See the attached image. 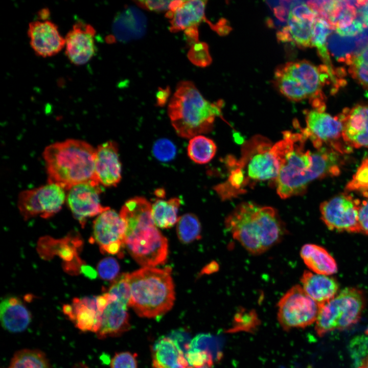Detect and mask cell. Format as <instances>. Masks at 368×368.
I'll use <instances>...</instances> for the list:
<instances>
[{"instance_id": "cell-1", "label": "cell", "mask_w": 368, "mask_h": 368, "mask_svg": "<svg viewBox=\"0 0 368 368\" xmlns=\"http://www.w3.org/2000/svg\"><path fill=\"white\" fill-rule=\"evenodd\" d=\"M283 133L272 146L280 163L275 183L281 198L302 194L313 180L339 174L340 159L333 149L321 147L312 152L305 150L307 139L302 132Z\"/></svg>"}, {"instance_id": "cell-2", "label": "cell", "mask_w": 368, "mask_h": 368, "mask_svg": "<svg viewBox=\"0 0 368 368\" xmlns=\"http://www.w3.org/2000/svg\"><path fill=\"white\" fill-rule=\"evenodd\" d=\"M232 237L254 255L264 253L279 243L287 229L277 211L251 202L239 204L225 219Z\"/></svg>"}, {"instance_id": "cell-3", "label": "cell", "mask_w": 368, "mask_h": 368, "mask_svg": "<svg viewBox=\"0 0 368 368\" xmlns=\"http://www.w3.org/2000/svg\"><path fill=\"white\" fill-rule=\"evenodd\" d=\"M273 145L265 137L256 135L242 148L240 159L232 160L227 180L217 186V190L224 199L237 196L245 188L258 182L275 181L280 169L279 161Z\"/></svg>"}, {"instance_id": "cell-4", "label": "cell", "mask_w": 368, "mask_h": 368, "mask_svg": "<svg viewBox=\"0 0 368 368\" xmlns=\"http://www.w3.org/2000/svg\"><path fill=\"white\" fill-rule=\"evenodd\" d=\"M95 153V148L80 140L68 139L49 145L43 152L48 183L69 190L81 183L97 181Z\"/></svg>"}, {"instance_id": "cell-5", "label": "cell", "mask_w": 368, "mask_h": 368, "mask_svg": "<svg viewBox=\"0 0 368 368\" xmlns=\"http://www.w3.org/2000/svg\"><path fill=\"white\" fill-rule=\"evenodd\" d=\"M219 103L206 100L192 82H179L168 109L176 133L189 139L210 131L216 118L221 116Z\"/></svg>"}, {"instance_id": "cell-6", "label": "cell", "mask_w": 368, "mask_h": 368, "mask_svg": "<svg viewBox=\"0 0 368 368\" xmlns=\"http://www.w3.org/2000/svg\"><path fill=\"white\" fill-rule=\"evenodd\" d=\"M131 297L129 306L142 317L156 318L173 307L175 299L171 269L143 267L128 273Z\"/></svg>"}, {"instance_id": "cell-7", "label": "cell", "mask_w": 368, "mask_h": 368, "mask_svg": "<svg viewBox=\"0 0 368 368\" xmlns=\"http://www.w3.org/2000/svg\"><path fill=\"white\" fill-rule=\"evenodd\" d=\"M362 292L354 288H346L329 301L318 305L315 329L323 336L335 330H344L359 320L364 306Z\"/></svg>"}, {"instance_id": "cell-8", "label": "cell", "mask_w": 368, "mask_h": 368, "mask_svg": "<svg viewBox=\"0 0 368 368\" xmlns=\"http://www.w3.org/2000/svg\"><path fill=\"white\" fill-rule=\"evenodd\" d=\"M124 246L134 260L144 267L163 264L168 255V240L153 220L127 227Z\"/></svg>"}, {"instance_id": "cell-9", "label": "cell", "mask_w": 368, "mask_h": 368, "mask_svg": "<svg viewBox=\"0 0 368 368\" xmlns=\"http://www.w3.org/2000/svg\"><path fill=\"white\" fill-rule=\"evenodd\" d=\"M278 318L285 330L305 328L316 321L318 305L299 285L289 289L278 303Z\"/></svg>"}, {"instance_id": "cell-10", "label": "cell", "mask_w": 368, "mask_h": 368, "mask_svg": "<svg viewBox=\"0 0 368 368\" xmlns=\"http://www.w3.org/2000/svg\"><path fill=\"white\" fill-rule=\"evenodd\" d=\"M66 198L65 190L48 183L20 193L17 205L25 219L37 215L47 218L59 212Z\"/></svg>"}, {"instance_id": "cell-11", "label": "cell", "mask_w": 368, "mask_h": 368, "mask_svg": "<svg viewBox=\"0 0 368 368\" xmlns=\"http://www.w3.org/2000/svg\"><path fill=\"white\" fill-rule=\"evenodd\" d=\"M360 201L351 195L342 193L321 203V218L331 229L350 233H360L358 211Z\"/></svg>"}, {"instance_id": "cell-12", "label": "cell", "mask_w": 368, "mask_h": 368, "mask_svg": "<svg viewBox=\"0 0 368 368\" xmlns=\"http://www.w3.org/2000/svg\"><path fill=\"white\" fill-rule=\"evenodd\" d=\"M302 85L315 109L324 111L325 105L321 87L329 75L325 66L317 67L306 60L288 62L279 67Z\"/></svg>"}, {"instance_id": "cell-13", "label": "cell", "mask_w": 368, "mask_h": 368, "mask_svg": "<svg viewBox=\"0 0 368 368\" xmlns=\"http://www.w3.org/2000/svg\"><path fill=\"white\" fill-rule=\"evenodd\" d=\"M94 241L103 253L115 255L124 246L126 232L125 221L110 208L101 213L93 224Z\"/></svg>"}, {"instance_id": "cell-14", "label": "cell", "mask_w": 368, "mask_h": 368, "mask_svg": "<svg viewBox=\"0 0 368 368\" xmlns=\"http://www.w3.org/2000/svg\"><path fill=\"white\" fill-rule=\"evenodd\" d=\"M102 190L100 184L91 180L77 185L69 190L66 196L67 204L74 217L82 225L86 220L109 209L102 205L100 195Z\"/></svg>"}, {"instance_id": "cell-15", "label": "cell", "mask_w": 368, "mask_h": 368, "mask_svg": "<svg viewBox=\"0 0 368 368\" xmlns=\"http://www.w3.org/2000/svg\"><path fill=\"white\" fill-rule=\"evenodd\" d=\"M306 127L302 133L318 149L323 143H330L337 150L336 141L342 137L343 125L340 116L332 117L317 109L307 111ZM338 151V150H337Z\"/></svg>"}, {"instance_id": "cell-16", "label": "cell", "mask_w": 368, "mask_h": 368, "mask_svg": "<svg viewBox=\"0 0 368 368\" xmlns=\"http://www.w3.org/2000/svg\"><path fill=\"white\" fill-rule=\"evenodd\" d=\"M95 34L89 24L78 21L73 25L65 37V54L71 63L81 65L92 58L96 52Z\"/></svg>"}, {"instance_id": "cell-17", "label": "cell", "mask_w": 368, "mask_h": 368, "mask_svg": "<svg viewBox=\"0 0 368 368\" xmlns=\"http://www.w3.org/2000/svg\"><path fill=\"white\" fill-rule=\"evenodd\" d=\"M28 34L32 48L39 56H54L65 47V38L60 35L57 26L51 21L41 20L30 22Z\"/></svg>"}, {"instance_id": "cell-18", "label": "cell", "mask_w": 368, "mask_h": 368, "mask_svg": "<svg viewBox=\"0 0 368 368\" xmlns=\"http://www.w3.org/2000/svg\"><path fill=\"white\" fill-rule=\"evenodd\" d=\"M96 180L105 187H116L121 179V163L118 146L109 141L96 149L95 160Z\"/></svg>"}, {"instance_id": "cell-19", "label": "cell", "mask_w": 368, "mask_h": 368, "mask_svg": "<svg viewBox=\"0 0 368 368\" xmlns=\"http://www.w3.org/2000/svg\"><path fill=\"white\" fill-rule=\"evenodd\" d=\"M342 139L349 147L368 148V105L358 104L339 115Z\"/></svg>"}, {"instance_id": "cell-20", "label": "cell", "mask_w": 368, "mask_h": 368, "mask_svg": "<svg viewBox=\"0 0 368 368\" xmlns=\"http://www.w3.org/2000/svg\"><path fill=\"white\" fill-rule=\"evenodd\" d=\"M63 312L82 331L97 333L101 327L103 312L96 296L75 298L71 304L63 307Z\"/></svg>"}, {"instance_id": "cell-21", "label": "cell", "mask_w": 368, "mask_h": 368, "mask_svg": "<svg viewBox=\"0 0 368 368\" xmlns=\"http://www.w3.org/2000/svg\"><path fill=\"white\" fill-rule=\"evenodd\" d=\"M146 28L144 14L134 7H127L114 18L112 27L113 38L122 42L139 39L144 35Z\"/></svg>"}, {"instance_id": "cell-22", "label": "cell", "mask_w": 368, "mask_h": 368, "mask_svg": "<svg viewBox=\"0 0 368 368\" xmlns=\"http://www.w3.org/2000/svg\"><path fill=\"white\" fill-rule=\"evenodd\" d=\"M112 296L103 311L101 327L96 333L100 339L119 336L130 329L128 307L119 301L116 296Z\"/></svg>"}, {"instance_id": "cell-23", "label": "cell", "mask_w": 368, "mask_h": 368, "mask_svg": "<svg viewBox=\"0 0 368 368\" xmlns=\"http://www.w3.org/2000/svg\"><path fill=\"white\" fill-rule=\"evenodd\" d=\"M0 319L7 331L17 333L26 329L31 320V314L20 299L9 296L0 305Z\"/></svg>"}, {"instance_id": "cell-24", "label": "cell", "mask_w": 368, "mask_h": 368, "mask_svg": "<svg viewBox=\"0 0 368 368\" xmlns=\"http://www.w3.org/2000/svg\"><path fill=\"white\" fill-rule=\"evenodd\" d=\"M301 281L305 292L318 304L329 301L338 293L337 282L328 275L305 271Z\"/></svg>"}, {"instance_id": "cell-25", "label": "cell", "mask_w": 368, "mask_h": 368, "mask_svg": "<svg viewBox=\"0 0 368 368\" xmlns=\"http://www.w3.org/2000/svg\"><path fill=\"white\" fill-rule=\"evenodd\" d=\"M153 368H189L183 352L168 336H162L152 348Z\"/></svg>"}, {"instance_id": "cell-26", "label": "cell", "mask_w": 368, "mask_h": 368, "mask_svg": "<svg viewBox=\"0 0 368 368\" xmlns=\"http://www.w3.org/2000/svg\"><path fill=\"white\" fill-rule=\"evenodd\" d=\"M206 1H185L183 4L173 12L169 30L172 33L185 31L191 28H198L204 20Z\"/></svg>"}, {"instance_id": "cell-27", "label": "cell", "mask_w": 368, "mask_h": 368, "mask_svg": "<svg viewBox=\"0 0 368 368\" xmlns=\"http://www.w3.org/2000/svg\"><path fill=\"white\" fill-rule=\"evenodd\" d=\"M300 255L307 266L314 273L329 275L337 271L334 258L323 247L314 244L302 246Z\"/></svg>"}, {"instance_id": "cell-28", "label": "cell", "mask_w": 368, "mask_h": 368, "mask_svg": "<svg viewBox=\"0 0 368 368\" xmlns=\"http://www.w3.org/2000/svg\"><path fill=\"white\" fill-rule=\"evenodd\" d=\"M81 245V241L76 238H66L60 240L50 239L48 238L42 240L40 244V251L49 249L51 252L54 254H56L66 262V270H68L70 263L69 271H72V269H74L75 272L77 269H80L81 267L78 266L79 265H82L77 256V247Z\"/></svg>"}, {"instance_id": "cell-29", "label": "cell", "mask_w": 368, "mask_h": 368, "mask_svg": "<svg viewBox=\"0 0 368 368\" xmlns=\"http://www.w3.org/2000/svg\"><path fill=\"white\" fill-rule=\"evenodd\" d=\"M180 204L181 200L177 197L156 200L152 205V216L156 226L169 228L177 223Z\"/></svg>"}, {"instance_id": "cell-30", "label": "cell", "mask_w": 368, "mask_h": 368, "mask_svg": "<svg viewBox=\"0 0 368 368\" xmlns=\"http://www.w3.org/2000/svg\"><path fill=\"white\" fill-rule=\"evenodd\" d=\"M333 29H334L325 19L317 17L313 24L312 35V46L317 48L319 55L326 64L325 66L329 70L331 77H334V71L328 53L327 41L328 36Z\"/></svg>"}, {"instance_id": "cell-31", "label": "cell", "mask_w": 368, "mask_h": 368, "mask_svg": "<svg viewBox=\"0 0 368 368\" xmlns=\"http://www.w3.org/2000/svg\"><path fill=\"white\" fill-rule=\"evenodd\" d=\"M357 43L358 38L342 37L333 33L328 37L327 46L337 60L350 65L355 56Z\"/></svg>"}, {"instance_id": "cell-32", "label": "cell", "mask_w": 368, "mask_h": 368, "mask_svg": "<svg viewBox=\"0 0 368 368\" xmlns=\"http://www.w3.org/2000/svg\"><path fill=\"white\" fill-rule=\"evenodd\" d=\"M216 150L217 147L214 141L202 135L191 138L187 148L190 158L199 164L210 162L214 157Z\"/></svg>"}, {"instance_id": "cell-33", "label": "cell", "mask_w": 368, "mask_h": 368, "mask_svg": "<svg viewBox=\"0 0 368 368\" xmlns=\"http://www.w3.org/2000/svg\"><path fill=\"white\" fill-rule=\"evenodd\" d=\"M314 21L297 18L289 14L285 29L291 39L297 45L307 48L312 46V28Z\"/></svg>"}, {"instance_id": "cell-34", "label": "cell", "mask_w": 368, "mask_h": 368, "mask_svg": "<svg viewBox=\"0 0 368 368\" xmlns=\"http://www.w3.org/2000/svg\"><path fill=\"white\" fill-rule=\"evenodd\" d=\"M223 339L221 337L209 333H201L191 339L188 350L206 352L212 356L214 361L218 362L223 357Z\"/></svg>"}, {"instance_id": "cell-35", "label": "cell", "mask_w": 368, "mask_h": 368, "mask_svg": "<svg viewBox=\"0 0 368 368\" xmlns=\"http://www.w3.org/2000/svg\"><path fill=\"white\" fill-rule=\"evenodd\" d=\"M10 368H51L44 353L36 349L17 351L11 360Z\"/></svg>"}, {"instance_id": "cell-36", "label": "cell", "mask_w": 368, "mask_h": 368, "mask_svg": "<svg viewBox=\"0 0 368 368\" xmlns=\"http://www.w3.org/2000/svg\"><path fill=\"white\" fill-rule=\"evenodd\" d=\"M274 80L280 91L290 100L299 101L308 98L300 82L279 67L275 72Z\"/></svg>"}, {"instance_id": "cell-37", "label": "cell", "mask_w": 368, "mask_h": 368, "mask_svg": "<svg viewBox=\"0 0 368 368\" xmlns=\"http://www.w3.org/2000/svg\"><path fill=\"white\" fill-rule=\"evenodd\" d=\"M176 233L179 241L184 244L199 239L201 225L197 217L193 214L187 213L179 217Z\"/></svg>"}, {"instance_id": "cell-38", "label": "cell", "mask_w": 368, "mask_h": 368, "mask_svg": "<svg viewBox=\"0 0 368 368\" xmlns=\"http://www.w3.org/2000/svg\"><path fill=\"white\" fill-rule=\"evenodd\" d=\"M260 324V319L255 310L241 308L235 314L233 325L227 330V332H253Z\"/></svg>"}, {"instance_id": "cell-39", "label": "cell", "mask_w": 368, "mask_h": 368, "mask_svg": "<svg viewBox=\"0 0 368 368\" xmlns=\"http://www.w3.org/2000/svg\"><path fill=\"white\" fill-rule=\"evenodd\" d=\"M107 292L116 296L119 301L128 307L131 297L128 273H123L116 279Z\"/></svg>"}, {"instance_id": "cell-40", "label": "cell", "mask_w": 368, "mask_h": 368, "mask_svg": "<svg viewBox=\"0 0 368 368\" xmlns=\"http://www.w3.org/2000/svg\"><path fill=\"white\" fill-rule=\"evenodd\" d=\"M348 191L368 192V158L364 159L346 186Z\"/></svg>"}, {"instance_id": "cell-41", "label": "cell", "mask_w": 368, "mask_h": 368, "mask_svg": "<svg viewBox=\"0 0 368 368\" xmlns=\"http://www.w3.org/2000/svg\"><path fill=\"white\" fill-rule=\"evenodd\" d=\"M189 60L194 65L204 67L212 61L208 45L203 42H197L191 45L188 53Z\"/></svg>"}, {"instance_id": "cell-42", "label": "cell", "mask_w": 368, "mask_h": 368, "mask_svg": "<svg viewBox=\"0 0 368 368\" xmlns=\"http://www.w3.org/2000/svg\"><path fill=\"white\" fill-rule=\"evenodd\" d=\"M176 152L175 145L167 139L157 141L153 147V153L155 157L163 162H168L173 159Z\"/></svg>"}, {"instance_id": "cell-43", "label": "cell", "mask_w": 368, "mask_h": 368, "mask_svg": "<svg viewBox=\"0 0 368 368\" xmlns=\"http://www.w3.org/2000/svg\"><path fill=\"white\" fill-rule=\"evenodd\" d=\"M97 270L101 278L110 281L114 280L117 277L120 270V266L114 258L107 257L99 262Z\"/></svg>"}, {"instance_id": "cell-44", "label": "cell", "mask_w": 368, "mask_h": 368, "mask_svg": "<svg viewBox=\"0 0 368 368\" xmlns=\"http://www.w3.org/2000/svg\"><path fill=\"white\" fill-rule=\"evenodd\" d=\"M136 355L129 352L116 353L111 359L110 368H137Z\"/></svg>"}, {"instance_id": "cell-45", "label": "cell", "mask_w": 368, "mask_h": 368, "mask_svg": "<svg viewBox=\"0 0 368 368\" xmlns=\"http://www.w3.org/2000/svg\"><path fill=\"white\" fill-rule=\"evenodd\" d=\"M185 357L189 364V368H195L214 362L210 354L202 351L188 350Z\"/></svg>"}, {"instance_id": "cell-46", "label": "cell", "mask_w": 368, "mask_h": 368, "mask_svg": "<svg viewBox=\"0 0 368 368\" xmlns=\"http://www.w3.org/2000/svg\"><path fill=\"white\" fill-rule=\"evenodd\" d=\"M350 66L349 73L353 78L368 89V63L353 60Z\"/></svg>"}, {"instance_id": "cell-47", "label": "cell", "mask_w": 368, "mask_h": 368, "mask_svg": "<svg viewBox=\"0 0 368 368\" xmlns=\"http://www.w3.org/2000/svg\"><path fill=\"white\" fill-rule=\"evenodd\" d=\"M168 337L174 342L185 355L189 349L191 341L188 333L183 329H178L172 331Z\"/></svg>"}, {"instance_id": "cell-48", "label": "cell", "mask_w": 368, "mask_h": 368, "mask_svg": "<svg viewBox=\"0 0 368 368\" xmlns=\"http://www.w3.org/2000/svg\"><path fill=\"white\" fill-rule=\"evenodd\" d=\"M365 197L359 205L358 223L360 233L368 235V192L363 193Z\"/></svg>"}, {"instance_id": "cell-49", "label": "cell", "mask_w": 368, "mask_h": 368, "mask_svg": "<svg viewBox=\"0 0 368 368\" xmlns=\"http://www.w3.org/2000/svg\"><path fill=\"white\" fill-rule=\"evenodd\" d=\"M139 7L149 11L163 12L169 11L171 1H135Z\"/></svg>"}, {"instance_id": "cell-50", "label": "cell", "mask_w": 368, "mask_h": 368, "mask_svg": "<svg viewBox=\"0 0 368 368\" xmlns=\"http://www.w3.org/2000/svg\"><path fill=\"white\" fill-rule=\"evenodd\" d=\"M364 25L361 21L356 19L348 26L336 28V32L341 36H352L359 34L363 31Z\"/></svg>"}, {"instance_id": "cell-51", "label": "cell", "mask_w": 368, "mask_h": 368, "mask_svg": "<svg viewBox=\"0 0 368 368\" xmlns=\"http://www.w3.org/2000/svg\"><path fill=\"white\" fill-rule=\"evenodd\" d=\"M170 94L169 86H167L165 89L159 87L156 94L157 105L161 107L164 106L167 103Z\"/></svg>"}, {"instance_id": "cell-52", "label": "cell", "mask_w": 368, "mask_h": 368, "mask_svg": "<svg viewBox=\"0 0 368 368\" xmlns=\"http://www.w3.org/2000/svg\"><path fill=\"white\" fill-rule=\"evenodd\" d=\"M357 13L360 14L361 22L364 26L368 27V1L359 8Z\"/></svg>"}, {"instance_id": "cell-53", "label": "cell", "mask_w": 368, "mask_h": 368, "mask_svg": "<svg viewBox=\"0 0 368 368\" xmlns=\"http://www.w3.org/2000/svg\"><path fill=\"white\" fill-rule=\"evenodd\" d=\"M80 270L82 273L88 278L94 279L97 278V271L90 266L82 264Z\"/></svg>"}, {"instance_id": "cell-54", "label": "cell", "mask_w": 368, "mask_h": 368, "mask_svg": "<svg viewBox=\"0 0 368 368\" xmlns=\"http://www.w3.org/2000/svg\"><path fill=\"white\" fill-rule=\"evenodd\" d=\"M353 60L368 63V45L356 54Z\"/></svg>"}, {"instance_id": "cell-55", "label": "cell", "mask_w": 368, "mask_h": 368, "mask_svg": "<svg viewBox=\"0 0 368 368\" xmlns=\"http://www.w3.org/2000/svg\"><path fill=\"white\" fill-rule=\"evenodd\" d=\"M216 263L212 262L203 268V269L201 271V274L212 273L216 271Z\"/></svg>"}, {"instance_id": "cell-56", "label": "cell", "mask_w": 368, "mask_h": 368, "mask_svg": "<svg viewBox=\"0 0 368 368\" xmlns=\"http://www.w3.org/2000/svg\"><path fill=\"white\" fill-rule=\"evenodd\" d=\"M49 10L48 9H42L40 12H39V15L40 17L41 20H46L47 16H49Z\"/></svg>"}, {"instance_id": "cell-57", "label": "cell", "mask_w": 368, "mask_h": 368, "mask_svg": "<svg viewBox=\"0 0 368 368\" xmlns=\"http://www.w3.org/2000/svg\"><path fill=\"white\" fill-rule=\"evenodd\" d=\"M155 194L159 197H163L165 192L163 189H158L156 191Z\"/></svg>"}, {"instance_id": "cell-58", "label": "cell", "mask_w": 368, "mask_h": 368, "mask_svg": "<svg viewBox=\"0 0 368 368\" xmlns=\"http://www.w3.org/2000/svg\"><path fill=\"white\" fill-rule=\"evenodd\" d=\"M213 363H206L202 366L195 368H213Z\"/></svg>"}, {"instance_id": "cell-59", "label": "cell", "mask_w": 368, "mask_h": 368, "mask_svg": "<svg viewBox=\"0 0 368 368\" xmlns=\"http://www.w3.org/2000/svg\"><path fill=\"white\" fill-rule=\"evenodd\" d=\"M363 365L365 367L368 368V356L364 360Z\"/></svg>"}, {"instance_id": "cell-60", "label": "cell", "mask_w": 368, "mask_h": 368, "mask_svg": "<svg viewBox=\"0 0 368 368\" xmlns=\"http://www.w3.org/2000/svg\"><path fill=\"white\" fill-rule=\"evenodd\" d=\"M359 368H366V367H359Z\"/></svg>"}]
</instances>
